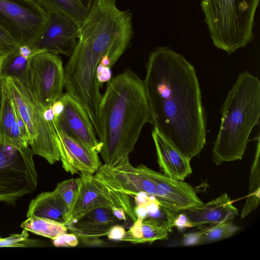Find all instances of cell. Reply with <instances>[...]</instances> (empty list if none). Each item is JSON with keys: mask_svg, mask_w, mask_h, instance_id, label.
<instances>
[{"mask_svg": "<svg viewBox=\"0 0 260 260\" xmlns=\"http://www.w3.org/2000/svg\"><path fill=\"white\" fill-rule=\"evenodd\" d=\"M126 231L123 226L115 224L110 228L107 236L109 240L121 241Z\"/></svg>", "mask_w": 260, "mask_h": 260, "instance_id": "d6a6232c", "label": "cell"}, {"mask_svg": "<svg viewBox=\"0 0 260 260\" xmlns=\"http://www.w3.org/2000/svg\"><path fill=\"white\" fill-rule=\"evenodd\" d=\"M94 177L110 188L130 196L140 192L152 196L151 178L138 166H133L129 157H122L112 165H101Z\"/></svg>", "mask_w": 260, "mask_h": 260, "instance_id": "8fae6325", "label": "cell"}, {"mask_svg": "<svg viewBox=\"0 0 260 260\" xmlns=\"http://www.w3.org/2000/svg\"><path fill=\"white\" fill-rule=\"evenodd\" d=\"M260 81L248 71L241 73L221 108V124L212 150L216 165L241 159L250 133L259 124Z\"/></svg>", "mask_w": 260, "mask_h": 260, "instance_id": "3957f363", "label": "cell"}, {"mask_svg": "<svg viewBox=\"0 0 260 260\" xmlns=\"http://www.w3.org/2000/svg\"><path fill=\"white\" fill-rule=\"evenodd\" d=\"M96 77L101 86L104 83L108 82L112 78L111 68L99 64L96 71Z\"/></svg>", "mask_w": 260, "mask_h": 260, "instance_id": "4dcf8cb0", "label": "cell"}, {"mask_svg": "<svg viewBox=\"0 0 260 260\" xmlns=\"http://www.w3.org/2000/svg\"><path fill=\"white\" fill-rule=\"evenodd\" d=\"M173 226L179 230L192 228L187 216L183 212H180L176 215L173 222Z\"/></svg>", "mask_w": 260, "mask_h": 260, "instance_id": "1f68e13d", "label": "cell"}, {"mask_svg": "<svg viewBox=\"0 0 260 260\" xmlns=\"http://www.w3.org/2000/svg\"><path fill=\"white\" fill-rule=\"evenodd\" d=\"M114 215L119 220L126 219V213L124 210L120 207H114L111 209Z\"/></svg>", "mask_w": 260, "mask_h": 260, "instance_id": "d590c367", "label": "cell"}, {"mask_svg": "<svg viewBox=\"0 0 260 260\" xmlns=\"http://www.w3.org/2000/svg\"><path fill=\"white\" fill-rule=\"evenodd\" d=\"M187 216L192 227H201L232 221L238 214L230 197L224 193L206 204L183 211Z\"/></svg>", "mask_w": 260, "mask_h": 260, "instance_id": "5bb4252c", "label": "cell"}, {"mask_svg": "<svg viewBox=\"0 0 260 260\" xmlns=\"http://www.w3.org/2000/svg\"><path fill=\"white\" fill-rule=\"evenodd\" d=\"M47 13L37 0H0V25L31 49L44 28Z\"/></svg>", "mask_w": 260, "mask_h": 260, "instance_id": "ba28073f", "label": "cell"}, {"mask_svg": "<svg viewBox=\"0 0 260 260\" xmlns=\"http://www.w3.org/2000/svg\"><path fill=\"white\" fill-rule=\"evenodd\" d=\"M84 6L89 9L95 0H78Z\"/></svg>", "mask_w": 260, "mask_h": 260, "instance_id": "74e56055", "label": "cell"}, {"mask_svg": "<svg viewBox=\"0 0 260 260\" xmlns=\"http://www.w3.org/2000/svg\"><path fill=\"white\" fill-rule=\"evenodd\" d=\"M20 45L0 25V53L8 54L18 50Z\"/></svg>", "mask_w": 260, "mask_h": 260, "instance_id": "4316f807", "label": "cell"}, {"mask_svg": "<svg viewBox=\"0 0 260 260\" xmlns=\"http://www.w3.org/2000/svg\"><path fill=\"white\" fill-rule=\"evenodd\" d=\"M257 143L254 158L251 166L249 180V193L241 213V218L245 217L258 206L260 199V167H259V136H257Z\"/></svg>", "mask_w": 260, "mask_h": 260, "instance_id": "603a6c76", "label": "cell"}, {"mask_svg": "<svg viewBox=\"0 0 260 260\" xmlns=\"http://www.w3.org/2000/svg\"><path fill=\"white\" fill-rule=\"evenodd\" d=\"M60 160L71 174H94L102 165L98 153L81 141L56 131Z\"/></svg>", "mask_w": 260, "mask_h": 260, "instance_id": "4fadbf2b", "label": "cell"}, {"mask_svg": "<svg viewBox=\"0 0 260 260\" xmlns=\"http://www.w3.org/2000/svg\"><path fill=\"white\" fill-rule=\"evenodd\" d=\"M47 13L46 24L31 47L33 54L48 52L70 57L77 45L80 26L63 13Z\"/></svg>", "mask_w": 260, "mask_h": 260, "instance_id": "30bf717a", "label": "cell"}, {"mask_svg": "<svg viewBox=\"0 0 260 260\" xmlns=\"http://www.w3.org/2000/svg\"><path fill=\"white\" fill-rule=\"evenodd\" d=\"M6 54H3L2 53H0V69L1 67L2 63L3 62V59Z\"/></svg>", "mask_w": 260, "mask_h": 260, "instance_id": "f35d334b", "label": "cell"}, {"mask_svg": "<svg viewBox=\"0 0 260 260\" xmlns=\"http://www.w3.org/2000/svg\"><path fill=\"white\" fill-rule=\"evenodd\" d=\"M53 243L56 247H73L78 245V236L74 233L61 234L53 239Z\"/></svg>", "mask_w": 260, "mask_h": 260, "instance_id": "f1b7e54d", "label": "cell"}, {"mask_svg": "<svg viewBox=\"0 0 260 260\" xmlns=\"http://www.w3.org/2000/svg\"><path fill=\"white\" fill-rule=\"evenodd\" d=\"M147 123L151 124V116L143 81L131 71L111 79L99 112L97 135L104 164L128 156Z\"/></svg>", "mask_w": 260, "mask_h": 260, "instance_id": "7a4b0ae2", "label": "cell"}, {"mask_svg": "<svg viewBox=\"0 0 260 260\" xmlns=\"http://www.w3.org/2000/svg\"><path fill=\"white\" fill-rule=\"evenodd\" d=\"M258 5L259 0H201L214 46L231 54L252 41Z\"/></svg>", "mask_w": 260, "mask_h": 260, "instance_id": "277c9868", "label": "cell"}, {"mask_svg": "<svg viewBox=\"0 0 260 260\" xmlns=\"http://www.w3.org/2000/svg\"><path fill=\"white\" fill-rule=\"evenodd\" d=\"M152 137L155 146L157 162L164 174L172 179L183 181L192 173L190 159L154 129Z\"/></svg>", "mask_w": 260, "mask_h": 260, "instance_id": "9a60e30c", "label": "cell"}, {"mask_svg": "<svg viewBox=\"0 0 260 260\" xmlns=\"http://www.w3.org/2000/svg\"><path fill=\"white\" fill-rule=\"evenodd\" d=\"M134 212L137 219L144 220L147 217L148 213L146 205H138L134 207Z\"/></svg>", "mask_w": 260, "mask_h": 260, "instance_id": "836d02e7", "label": "cell"}, {"mask_svg": "<svg viewBox=\"0 0 260 260\" xmlns=\"http://www.w3.org/2000/svg\"><path fill=\"white\" fill-rule=\"evenodd\" d=\"M69 209L63 199L54 190L39 194L30 202L26 217L36 216L63 223Z\"/></svg>", "mask_w": 260, "mask_h": 260, "instance_id": "e0dca14e", "label": "cell"}, {"mask_svg": "<svg viewBox=\"0 0 260 260\" xmlns=\"http://www.w3.org/2000/svg\"><path fill=\"white\" fill-rule=\"evenodd\" d=\"M77 179L78 191L64 224H71L89 211L100 207L110 209L114 207L122 208L133 222L137 220L130 196L110 188L96 179L93 174L81 173Z\"/></svg>", "mask_w": 260, "mask_h": 260, "instance_id": "52a82bcc", "label": "cell"}, {"mask_svg": "<svg viewBox=\"0 0 260 260\" xmlns=\"http://www.w3.org/2000/svg\"><path fill=\"white\" fill-rule=\"evenodd\" d=\"M232 221L211 224L206 228V232L203 235L201 244H207L216 242L229 238L239 230Z\"/></svg>", "mask_w": 260, "mask_h": 260, "instance_id": "d4e9b609", "label": "cell"}, {"mask_svg": "<svg viewBox=\"0 0 260 260\" xmlns=\"http://www.w3.org/2000/svg\"><path fill=\"white\" fill-rule=\"evenodd\" d=\"M169 232L150 219H137L132 227L126 231L121 241L133 244L151 243L157 240L167 239Z\"/></svg>", "mask_w": 260, "mask_h": 260, "instance_id": "ac0fdd59", "label": "cell"}, {"mask_svg": "<svg viewBox=\"0 0 260 260\" xmlns=\"http://www.w3.org/2000/svg\"><path fill=\"white\" fill-rule=\"evenodd\" d=\"M77 178H71L58 183L55 188L69 209L71 208L78 189Z\"/></svg>", "mask_w": 260, "mask_h": 260, "instance_id": "484cf974", "label": "cell"}, {"mask_svg": "<svg viewBox=\"0 0 260 260\" xmlns=\"http://www.w3.org/2000/svg\"><path fill=\"white\" fill-rule=\"evenodd\" d=\"M32 56H26L19 50L6 54L0 69V78H15L26 85Z\"/></svg>", "mask_w": 260, "mask_h": 260, "instance_id": "ffe728a7", "label": "cell"}, {"mask_svg": "<svg viewBox=\"0 0 260 260\" xmlns=\"http://www.w3.org/2000/svg\"><path fill=\"white\" fill-rule=\"evenodd\" d=\"M134 197L136 205H146L150 198V196L144 192H139Z\"/></svg>", "mask_w": 260, "mask_h": 260, "instance_id": "e575fe53", "label": "cell"}, {"mask_svg": "<svg viewBox=\"0 0 260 260\" xmlns=\"http://www.w3.org/2000/svg\"><path fill=\"white\" fill-rule=\"evenodd\" d=\"M146 205L148 213L147 218L153 220L169 233L171 232L174 227V220L178 213L164 206L152 196Z\"/></svg>", "mask_w": 260, "mask_h": 260, "instance_id": "cb8c5ba5", "label": "cell"}, {"mask_svg": "<svg viewBox=\"0 0 260 260\" xmlns=\"http://www.w3.org/2000/svg\"><path fill=\"white\" fill-rule=\"evenodd\" d=\"M30 148L20 151L0 143V202L15 205L37 187L38 174Z\"/></svg>", "mask_w": 260, "mask_h": 260, "instance_id": "8992f818", "label": "cell"}, {"mask_svg": "<svg viewBox=\"0 0 260 260\" xmlns=\"http://www.w3.org/2000/svg\"><path fill=\"white\" fill-rule=\"evenodd\" d=\"M206 232V228L202 229L200 231L183 235L182 244L184 246H193L201 244L203 235Z\"/></svg>", "mask_w": 260, "mask_h": 260, "instance_id": "f546056e", "label": "cell"}, {"mask_svg": "<svg viewBox=\"0 0 260 260\" xmlns=\"http://www.w3.org/2000/svg\"><path fill=\"white\" fill-rule=\"evenodd\" d=\"M20 227L35 234L52 240L67 233L68 229L63 223L49 219L31 216L21 223Z\"/></svg>", "mask_w": 260, "mask_h": 260, "instance_id": "44dd1931", "label": "cell"}, {"mask_svg": "<svg viewBox=\"0 0 260 260\" xmlns=\"http://www.w3.org/2000/svg\"><path fill=\"white\" fill-rule=\"evenodd\" d=\"M64 81V68L58 55L41 52L32 55L26 85L45 109L61 99Z\"/></svg>", "mask_w": 260, "mask_h": 260, "instance_id": "9c48e42d", "label": "cell"}, {"mask_svg": "<svg viewBox=\"0 0 260 260\" xmlns=\"http://www.w3.org/2000/svg\"><path fill=\"white\" fill-rule=\"evenodd\" d=\"M46 12H57L74 19L80 26L89 9L78 0H37Z\"/></svg>", "mask_w": 260, "mask_h": 260, "instance_id": "7402d4cb", "label": "cell"}, {"mask_svg": "<svg viewBox=\"0 0 260 260\" xmlns=\"http://www.w3.org/2000/svg\"><path fill=\"white\" fill-rule=\"evenodd\" d=\"M4 96V81L3 79L0 78V116L3 105Z\"/></svg>", "mask_w": 260, "mask_h": 260, "instance_id": "8d00e7d4", "label": "cell"}, {"mask_svg": "<svg viewBox=\"0 0 260 260\" xmlns=\"http://www.w3.org/2000/svg\"><path fill=\"white\" fill-rule=\"evenodd\" d=\"M61 100L64 108L55 119L56 132H62L81 141L99 153L102 144L97 139L95 132L85 110L66 93L63 94Z\"/></svg>", "mask_w": 260, "mask_h": 260, "instance_id": "7c38bea8", "label": "cell"}, {"mask_svg": "<svg viewBox=\"0 0 260 260\" xmlns=\"http://www.w3.org/2000/svg\"><path fill=\"white\" fill-rule=\"evenodd\" d=\"M28 236V232L23 229L21 234L12 235L4 238L0 237V247L25 246L22 242L26 240Z\"/></svg>", "mask_w": 260, "mask_h": 260, "instance_id": "83f0119b", "label": "cell"}, {"mask_svg": "<svg viewBox=\"0 0 260 260\" xmlns=\"http://www.w3.org/2000/svg\"><path fill=\"white\" fill-rule=\"evenodd\" d=\"M3 79V78H2ZM8 92L27 129L28 144L34 154L52 165L60 160L55 115L51 106L43 107L28 86L17 79H3Z\"/></svg>", "mask_w": 260, "mask_h": 260, "instance_id": "5b68a950", "label": "cell"}, {"mask_svg": "<svg viewBox=\"0 0 260 260\" xmlns=\"http://www.w3.org/2000/svg\"><path fill=\"white\" fill-rule=\"evenodd\" d=\"M153 129L191 160L206 142V115L193 66L169 47L150 54L143 81Z\"/></svg>", "mask_w": 260, "mask_h": 260, "instance_id": "6da1fadb", "label": "cell"}, {"mask_svg": "<svg viewBox=\"0 0 260 260\" xmlns=\"http://www.w3.org/2000/svg\"><path fill=\"white\" fill-rule=\"evenodd\" d=\"M119 221L111 209L100 207L89 211L74 223L66 226L82 238L94 239L107 236L110 228Z\"/></svg>", "mask_w": 260, "mask_h": 260, "instance_id": "2e32d148", "label": "cell"}, {"mask_svg": "<svg viewBox=\"0 0 260 260\" xmlns=\"http://www.w3.org/2000/svg\"><path fill=\"white\" fill-rule=\"evenodd\" d=\"M4 94L3 105L0 116V143L10 146L11 138L20 129L17 121L16 109L4 81Z\"/></svg>", "mask_w": 260, "mask_h": 260, "instance_id": "d6986e66", "label": "cell"}]
</instances>
